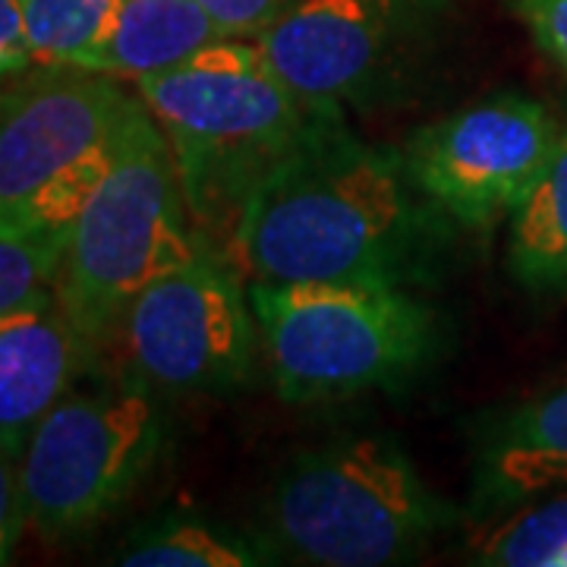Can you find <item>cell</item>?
Segmentation results:
<instances>
[{
    "label": "cell",
    "instance_id": "cell-18",
    "mask_svg": "<svg viewBox=\"0 0 567 567\" xmlns=\"http://www.w3.org/2000/svg\"><path fill=\"white\" fill-rule=\"evenodd\" d=\"M492 567H567V495L524 507L480 543Z\"/></svg>",
    "mask_w": 567,
    "mask_h": 567
},
{
    "label": "cell",
    "instance_id": "cell-14",
    "mask_svg": "<svg viewBox=\"0 0 567 567\" xmlns=\"http://www.w3.org/2000/svg\"><path fill=\"white\" fill-rule=\"evenodd\" d=\"M507 265L533 293L567 290V130H561L543 174L511 212Z\"/></svg>",
    "mask_w": 567,
    "mask_h": 567
},
{
    "label": "cell",
    "instance_id": "cell-6",
    "mask_svg": "<svg viewBox=\"0 0 567 567\" xmlns=\"http://www.w3.org/2000/svg\"><path fill=\"white\" fill-rule=\"evenodd\" d=\"M164 442L167 416L140 375L73 382L20 457L29 527L48 543L99 527L148 476Z\"/></svg>",
    "mask_w": 567,
    "mask_h": 567
},
{
    "label": "cell",
    "instance_id": "cell-9",
    "mask_svg": "<svg viewBox=\"0 0 567 567\" xmlns=\"http://www.w3.org/2000/svg\"><path fill=\"white\" fill-rule=\"evenodd\" d=\"M420 25L416 0H293L259 35L268 70L316 107L382 95Z\"/></svg>",
    "mask_w": 567,
    "mask_h": 567
},
{
    "label": "cell",
    "instance_id": "cell-11",
    "mask_svg": "<svg viewBox=\"0 0 567 567\" xmlns=\"http://www.w3.org/2000/svg\"><path fill=\"white\" fill-rule=\"evenodd\" d=\"M82 344L61 303L0 319V447L20 461L35 425L85 372Z\"/></svg>",
    "mask_w": 567,
    "mask_h": 567
},
{
    "label": "cell",
    "instance_id": "cell-20",
    "mask_svg": "<svg viewBox=\"0 0 567 567\" xmlns=\"http://www.w3.org/2000/svg\"><path fill=\"white\" fill-rule=\"evenodd\" d=\"M514 10L536 44L567 70V0H514Z\"/></svg>",
    "mask_w": 567,
    "mask_h": 567
},
{
    "label": "cell",
    "instance_id": "cell-22",
    "mask_svg": "<svg viewBox=\"0 0 567 567\" xmlns=\"http://www.w3.org/2000/svg\"><path fill=\"white\" fill-rule=\"evenodd\" d=\"M32 48L25 35L22 0H0V85L32 70Z\"/></svg>",
    "mask_w": 567,
    "mask_h": 567
},
{
    "label": "cell",
    "instance_id": "cell-15",
    "mask_svg": "<svg viewBox=\"0 0 567 567\" xmlns=\"http://www.w3.org/2000/svg\"><path fill=\"white\" fill-rule=\"evenodd\" d=\"M275 543H252L203 517H164L133 533L117 551L126 567H252L275 561Z\"/></svg>",
    "mask_w": 567,
    "mask_h": 567
},
{
    "label": "cell",
    "instance_id": "cell-10",
    "mask_svg": "<svg viewBox=\"0 0 567 567\" xmlns=\"http://www.w3.org/2000/svg\"><path fill=\"white\" fill-rule=\"evenodd\" d=\"M121 80L32 66L0 85V221L41 186L107 148L133 107Z\"/></svg>",
    "mask_w": 567,
    "mask_h": 567
},
{
    "label": "cell",
    "instance_id": "cell-13",
    "mask_svg": "<svg viewBox=\"0 0 567 567\" xmlns=\"http://www.w3.org/2000/svg\"><path fill=\"white\" fill-rule=\"evenodd\" d=\"M215 39L221 32L199 0H121L82 70L140 82L177 70Z\"/></svg>",
    "mask_w": 567,
    "mask_h": 567
},
{
    "label": "cell",
    "instance_id": "cell-1",
    "mask_svg": "<svg viewBox=\"0 0 567 567\" xmlns=\"http://www.w3.org/2000/svg\"><path fill=\"white\" fill-rule=\"evenodd\" d=\"M445 221L401 152L357 140L334 114L256 189L230 259L252 281L404 287L432 259Z\"/></svg>",
    "mask_w": 567,
    "mask_h": 567
},
{
    "label": "cell",
    "instance_id": "cell-4",
    "mask_svg": "<svg viewBox=\"0 0 567 567\" xmlns=\"http://www.w3.org/2000/svg\"><path fill=\"white\" fill-rule=\"evenodd\" d=\"M265 514L275 548L322 567L404 565L461 520L385 435H347L297 454Z\"/></svg>",
    "mask_w": 567,
    "mask_h": 567
},
{
    "label": "cell",
    "instance_id": "cell-8",
    "mask_svg": "<svg viewBox=\"0 0 567 567\" xmlns=\"http://www.w3.org/2000/svg\"><path fill=\"white\" fill-rule=\"evenodd\" d=\"M561 136L536 99L505 92L423 126L404 145L406 174L447 221L488 230L527 196Z\"/></svg>",
    "mask_w": 567,
    "mask_h": 567
},
{
    "label": "cell",
    "instance_id": "cell-2",
    "mask_svg": "<svg viewBox=\"0 0 567 567\" xmlns=\"http://www.w3.org/2000/svg\"><path fill=\"white\" fill-rule=\"evenodd\" d=\"M136 95L171 142L196 240L227 262L256 189L319 123L341 114L300 99L268 66L256 73L181 66L140 80Z\"/></svg>",
    "mask_w": 567,
    "mask_h": 567
},
{
    "label": "cell",
    "instance_id": "cell-5",
    "mask_svg": "<svg viewBox=\"0 0 567 567\" xmlns=\"http://www.w3.org/2000/svg\"><path fill=\"white\" fill-rule=\"evenodd\" d=\"M271 382L287 404L398 385L429 360L435 319L404 287L357 281H252Z\"/></svg>",
    "mask_w": 567,
    "mask_h": 567
},
{
    "label": "cell",
    "instance_id": "cell-16",
    "mask_svg": "<svg viewBox=\"0 0 567 567\" xmlns=\"http://www.w3.org/2000/svg\"><path fill=\"white\" fill-rule=\"evenodd\" d=\"M121 0H22L35 66H82Z\"/></svg>",
    "mask_w": 567,
    "mask_h": 567
},
{
    "label": "cell",
    "instance_id": "cell-3",
    "mask_svg": "<svg viewBox=\"0 0 567 567\" xmlns=\"http://www.w3.org/2000/svg\"><path fill=\"white\" fill-rule=\"evenodd\" d=\"M199 249L171 142L136 95L114 162L73 221L58 303L82 344L99 353L117 334L126 306Z\"/></svg>",
    "mask_w": 567,
    "mask_h": 567
},
{
    "label": "cell",
    "instance_id": "cell-21",
    "mask_svg": "<svg viewBox=\"0 0 567 567\" xmlns=\"http://www.w3.org/2000/svg\"><path fill=\"white\" fill-rule=\"evenodd\" d=\"M25 527H29V517H25L20 461L0 447V565L10 561Z\"/></svg>",
    "mask_w": 567,
    "mask_h": 567
},
{
    "label": "cell",
    "instance_id": "cell-17",
    "mask_svg": "<svg viewBox=\"0 0 567 567\" xmlns=\"http://www.w3.org/2000/svg\"><path fill=\"white\" fill-rule=\"evenodd\" d=\"M70 230H0V319L58 303Z\"/></svg>",
    "mask_w": 567,
    "mask_h": 567
},
{
    "label": "cell",
    "instance_id": "cell-19",
    "mask_svg": "<svg viewBox=\"0 0 567 567\" xmlns=\"http://www.w3.org/2000/svg\"><path fill=\"white\" fill-rule=\"evenodd\" d=\"M205 13L215 20L221 35L230 39H259L287 13L293 0H199Z\"/></svg>",
    "mask_w": 567,
    "mask_h": 567
},
{
    "label": "cell",
    "instance_id": "cell-7",
    "mask_svg": "<svg viewBox=\"0 0 567 567\" xmlns=\"http://www.w3.org/2000/svg\"><path fill=\"white\" fill-rule=\"evenodd\" d=\"M249 290L230 262L199 249L148 284L121 319L133 372L164 391H227L246 382L256 353Z\"/></svg>",
    "mask_w": 567,
    "mask_h": 567
},
{
    "label": "cell",
    "instance_id": "cell-12",
    "mask_svg": "<svg viewBox=\"0 0 567 567\" xmlns=\"http://www.w3.org/2000/svg\"><path fill=\"white\" fill-rule=\"evenodd\" d=\"M567 486V385L517 406L483 432L473 507L520 505Z\"/></svg>",
    "mask_w": 567,
    "mask_h": 567
}]
</instances>
